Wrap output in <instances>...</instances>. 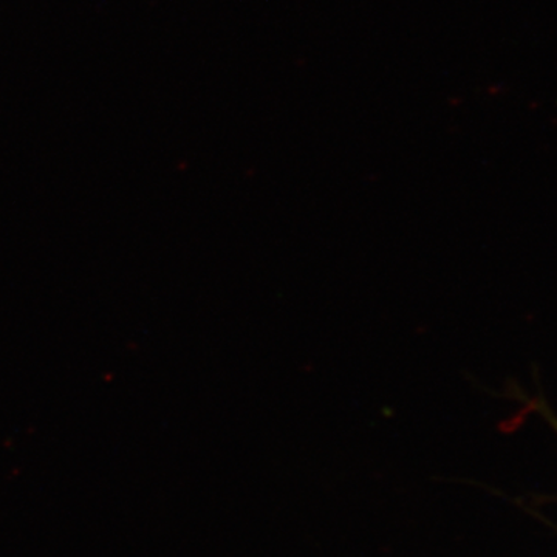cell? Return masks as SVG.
Returning a JSON list of instances; mask_svg holds the SVG:
<instances>
[{
	"instance_id": "6da1fadb",
	"label": "cell",
	"mask_w": 557,
	"mask_h": 557,
	"mask_svg": "<svg viewBox=\"0 0 557 557\" xmlns=\"http://www.w3.org/2000/svg\"><path fill=\"white\" fill-rule=\"evenodd\" d=\"M528 406H531L536 412L541 413L542 417L545 418V420L548 421L549 424H552V428L555 429L557 432V417L555 413H553L552 408L547 405V401H544V399H530L528 401Z\"/></svg>"
}]
</instances>
